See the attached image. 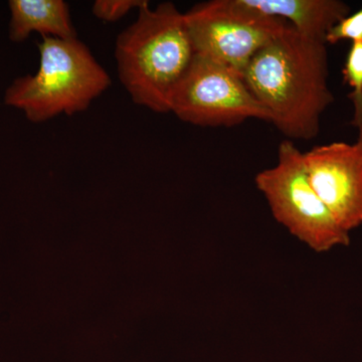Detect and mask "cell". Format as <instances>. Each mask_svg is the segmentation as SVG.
I'll return each mask as SVG.
<instances>
[{"mask_svg":"<svg viewBox=\"0 0 362 362\" xmlns=\"http://www.w3.org/2000/svg\"><path fill=\"white\" fill-rule=\"evenodd\" d=\"M243 78L280 132L290 139L318 135L321 116L334 100L325 42L305 37L288 23L255 54Z\"/></svg>","mask_w":362,"mask_h":362,"instance_id":"obj_1","label":"cell"},{"mask_svg":"<svg viewBox=\"0 0 362 362\" xmlns=\"http://www.w3.org/2000/svg\"><path fill=\"white\" fill-rule=\"evenodd\" d=\"M137 21L119 35L118 75L133 102L157 113L170 112L176 86L195 58L185 21L173 2L139 9Z\"/></svg>","mask_w":362,"mask_h":362,"instance_id":"obj_2","label":"cell"},{"mask_svg":"<svg viewBox=\"0 0 362 362\" xmlns=\"http://www.w3.org/2000/svg\"><path fill=\"white\" fill-rule=\"evenodd\" d=\"M37 47L39 70L16 78L6 93V103L25 112L32 122L87 110L110 87L108 73L78 37H42Z\"/></svg>","mask_w":362,"mask_h":362,"instance_id":"obj_3","label":"cell"},{"mask_svg":"<svg viewBox=\"0 0 362 362\" xmlns=\"http://www.w3.org/2000/svg\"><path fill=\"white\" fill-rule=\"evenodd\" d=\"M304 153L290 140L280 143L278 163L256 175L275 220L317 252L349 246V233L340 226L312 187Z\"/></svg>","mask_w":362,"mask_h":362,"instance_id":"obj_4","label":"cell"},{"mask_svg":"<svg viewBox=\"0 0 362 362\" xmlns=\"http://www.w3.org/2000/svg\"><path fill=\"white\" fill-rule=\"evenodd\" d=\"M185 16L195 56L242 76L255 54L288 25L243 6L239 0L202 2Z\"/></svg>","mask_w":362,"mask_h":362,"instance_id":"obj_5","label":"cell"},{"mask_svg":"<svg viewBox=\"0 0 362 362\" xmlns=\"http://www.w3.org/2000/svg\"><path fill=\"white\" fill-rule=\"evenodd\" d=\"M170 112L202 127H232L252 118L271 122L240 74L199 56L176 86Z\"/></svg>","mask_w":362,"mask_h":362,"instance_id":"obj_6","label":"cell"},{"mask_svg":"<svg viewBox=\"0 0 362 362\" xmlns=\"http://www.w3.org/2000/svg\"><path fill=\"white\" fill-rule=\"evenodd\" d=\"M312 187L346 232L362 225V136L313 147L303 154Z\"/></svg>","mask_w":362,"mask_h":362,"instance_id":"obj_7","label":"cell"},{"mask_svg":"<svg viewBox=\"0 0 362 362\" xmlns=\"http://www.w3.org/2000/svg\"><path fill=\"white\" fill-rule=\"evenodd\" d=\"M243 6L289 23L297 32L325 42L326 35L349 16L350 7L339 0H239Z\"/></svg>","mask_w":362,"mask_h":362,"instance_id":"obj_8","label":"cell"},{"mask_svg":"<svg viewBox=\"0 0 362 362\" xmlns=\"http://www.w3.org/2000/svg\"><path fill=\"white\" fill-rule=\"evenodd\" d=\"M11 39L23 42L32 33L42 37L71 40L77 37L70 9L64 0H11Z\"/></svg>","mask_w":362,"mask_h":362,"instance_id":"obj_9","label":"cell"},{"mask_svg":"<svg viewBox=\"0 0 362 362\" xmlns=\"http://www.w3.org/2000/svg\"><path fill=\"white\" fill-rule=\"evenodd\" d=\"M342 74L345 83L352 88L349 96L354 107L351 124L358 128L359 136H362V42H352Z\"/></svg>","mask_w":362,"mask_h":362,"instance_id":"obj_10","label":"cell"},{"mask_svg":"<svg viewBox=\"0 0 362 362\" xmlns=\"http://www.w3.org/2000/svg\"><path fill=\"white\" fill-rule=\"evenodd\" d=\"M146 0H97L93 6V14L99 20L114 23L121 20L133 9L139 11Z\"/></svg>","mask_w":362,"mask_h":362,"instance_id":"obj_11","label":"cell"},{"mask_svg":"<svg viewBox=\"0 0 362 362\" xmlns=\"http://www.w3.org/2000/svg\"><path fill=\"white\" fill-rule=\"evenodd\" d=\"M362 42V7L356 13L349 14L338 21L327 33L326 44L335 45L341 40Z\"/></svg>","mask_w":362,"mask_h":362,"instance_id":"obj_12","label":"cell"}]
</instances>
